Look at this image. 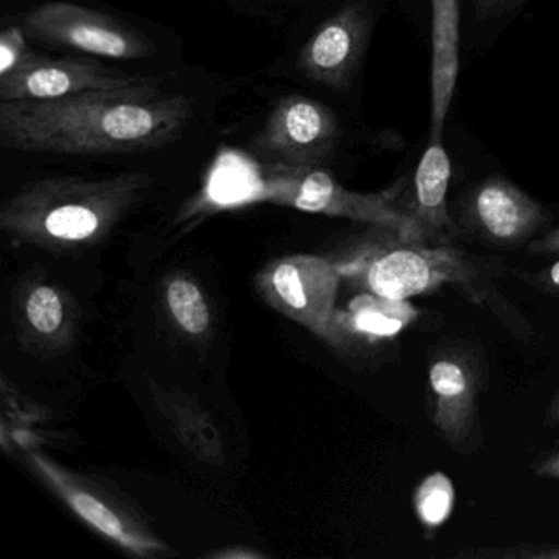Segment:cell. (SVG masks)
Masks as SVG:
<instances>
[{"label":"cell","instance_id":"obj_1","mask_svg":"<svg viewBox=\"0 0 559 559\" xmlns=\"http://www.w3.org/2000/svg\"><path fill=\"white\" fill-rule=\"evenodd\" d=\"M192 100L156 78L133 86L50 100H0V142L57 155L143 153L175 143L191 122Z\"/></svg>","mask_w":559,"mask_h":559},{"label":"cell","instance_id":"obj_2","mask_svg":"<svg viewBox=\"0 0 559 559\" xmlns=\"http://www.w3.org/2000/svg\"><path fill=\"white\" fill-rule=\"evenodd\" d=\"M405 179L376 194L346 191L329 173L316 168L266 165L261 168V198L306 212L338 215L395 231L402 240L424 243L411 209L401 207Z\"/></svg>","mask_w":559,"mask_h":559},{"label":"cell","instance_id":"obj_3","mask_svg":"<svg viewBox=\"0 0 559 559\" xmlns=\"http://www.w3.org/2000/svg\"><path fill=\"white\" fill-rule=\"evenodd\" d=\"M365 271L366 287L385 299L411 300L450 284L479 304L487 299V276L493 270L453 245L418 243L397 237V243L379 250Z\"/></svg>","mask_w":559,"mask_h":559},{"label":"cell","instance_id":"obj_4","mask_svg":"<svg viewBox=\"0 0 559 559\" xmlns=\"http://www.w3.org/2000/svg\"><path fill=\"white\" fill-rule=\"evenodd\" d=\"M145 182L146 176L136 173L99 182L51 179L15 199L11 215L19 222H41L45 231L60 240H86L104 221L122 211Z\"/></svg>","mask_w":559,"mask_h":559},{"label":"cell","instance_id":"obj_5","mask_svg":"<svg viewBox=\"0 0 559 559\" xmlns=\"http://www.w3.org/2000/svg\"><path fill=\"white\" fill-rule=\"evenodd\" d=\"M22 28L35 40L110 60H143L156 51L155 45L135 28L73 2L38 5L24 15Z\"/></svg>","mask_w":559,"mask_h":559},{"label":"cell","instance_id":"obj_6","mask_svg":"<svg viewBox=\"0 0 559 559\" xmlns=\"http://www.w3.org/2000/svg\"><path fill=\"white\" fill-rule=\"evenodd\" d=\"M338 140V120L329 106L290 96L274 107L251 150L267 165L316 168L332 155Z\"/></svg>","mask_w":559,"mask_h":559},{"label":"cell","instance_id":"obj_7","mask_svg":"<svg viewBox=\"0 0 559 559\" xmlns=\"http://www.w3.org/2000/svg\"><path fill=\"white\" fill-rule=\"evenodd\" d=\"M150 78L117 73L91 58L48 60L34 55L17 70L0 78V100H50L87 91L116 90Z\"/></svg>","mask_w":559,"mask_h":559},{"label":"cell","instance_id":"obj_8","mask_svg":"<svg viewBox=\"0 0 559 559\" xmlns=\"http://www.w3.org/2000/svg\"><path fill=\"white\" fill-rule=\"evenodd\" d=\"M542 205L502 178H489L469 192L464 205L467 227L493 247L525 243L545 222Z\"/></svg>","mask_w":559,"mask_h":559},{"label":"cell","instance_id":"obj_9","mask_svg":"<svg viewBox=\"0 0 559 559\" xmlns=\"http://www.w3.org/2000/svg\"><path fill=\"white\" fill-rule=\"evenodd\" d=\"M368 32V17L361 9L348 5L336 12L300 51V73L313 83L345 90L361 60Z\"/></svg>","mask_w":559,"mask_h":559},{"label":"cell","instance_id":"obj_10","mask_svg":"<svg viewBox=\"0 0 559 559\" xmlns=\"http://www.w3.org/2000/svg\"><path fill=\"white\" fill-rule=\"evenodd\" d=\"M479 378L473 362L457 352L440 353L428 368L430 418L453 447L466 443L476 421Z\"/></svg>","mask_w":559,"mask_h":559},{"label":"cell","instance_id":"obj_11","mask_svg":"<svg viewBox=\"0 0 559 559\" xmlns=\"http://www.w3.org/2000/svg\"><path fill=\"white\" fill-rule=\"evenodd\" d=\"M338 271L319 258H297L277 264L271 273V289L297 319L325 330L333 316Z\"/></svg>","mask_w":559,"mask_h":559},{"label":"cell","instance_id":"obj_12","mask_svg":"<svg viewBox=\"0 0 559 559\" xmlns=\"http://www.w3.org/2000/svg\"><path fill=\"white\" fill-rule=\"evenodd\" d=\"M451 162L441 140H430L414 178L411 214L420 228L424 243L453 245L461 234L448 212Z\"/></svg>","mask_w":559,"mask_h":559},{"label":"cell","instance_id":"obj_13","mask_svg":"<svg viewBox=\"0 0 559 559\" xmlns=\"http://www.w3.org/2000/svg\"><path fill=\"white\" fill-rule=\"evenodd\" d=\"M431 2L430 140H441L460 73V0Z\"/></svg>","mask_w":559,"mask_h":559},{"label":"cell","instance_id":"obj_14","mask_svg":"<svg viewBox=\"0 0 559 559\" xmlns=\"http://www.w3.org/2000/svg\"><path fill=\"white\" fill-rule=\"evenodd\" d=\"M37 463L44 467L45 473L57 480L58 489L63 492L64 499L70 503L71 509L86 520L87 523L99 530L103 535L109 536L114 542L120 543L126 548L135 549V551H145L150 548V543L146 539L140 538L135 533L130 532L126 525H123L122 519L117 515L114 510L109 509V506L97 499L93 493L86 492V490L80 489V487L70 486L67 480L61 479L57 473H53L51 466L44 463L41 460H37Z\"/></svg>","mask_w":559,"mask_h":559},{"label":"cell","instance_id":"obj_15","mask_svg":"<svg viewBox=\"0 0 559 559\" xmlns=\"http://www.w3.org/2000/svg\"><path fill=\"white\" fill-rule=\"evenodd\" d=\"M415 316L417 309L408 300L385 299L371 294L353 304L349 323L361 335L389 338L411 325Z\"/></svg>","mask_w":559,"mask_h":559},{"label":"cell","instance_id":"obj_16","mask_svg":"<svg viewBox=\"0 0 559 559\" xmlns=\"http://www.w3.org/2000/svg\"><path fill=\"white\" fill-rule=\"evenodd\" d=\"M454 507V487L447 474L437 473L425 477L414 492V509L425 532L440 528Z\"/></svg>","mask_w":559,"mask_h":559},{"label":"cell","instance_id":"obj_17","mask_svg":"<svg viewBox=\"0 0 559 559\" xmlns=\"http://www.w3.org/2000/svg\"><path fill=\"white\" fill-rule=\"evenodd\" d=\"M168 306L176 322L191 335L209 329L211 312L201 289L188 280H175L168 286Z\"/></svg>","mask_w":559,"mask_h":559},{"label":"cell","instance_id":"obj_18","mask_svg":"<svg viewBox=\"0 0 559 559\" xmlns=\"http://www.w3.org/2000/svg\"><path fill=\"white\" fill-rule=\"evenodd\" d=\"M28 322L45 335L57 332L63 322V304L57 290L48 286L38 287L27 302Z\"/></svg>","mask_w":559,"mask_h":559},{"label":"cell","instance_id":"obj_19","mask_svg":"<svg viewBox=\"0 0 559 559\" xmlns=\"http://www.w3.org/2000/svg\"><path fill=\"white\" fill-rule=\"evenodd\" d=\"M25 35L22 27L5 28L0 35V78L8 76L34 57L35 53L28 50Z\"/></svg>","mask_w":559,"mask_h":559},{"label":"cell","instance_id":"obj_20","mask_svg":"<svg viewBox=\"0 0 559 559\" xmlns=\"http://www.w3.org/2000/svg\"><path fill=\"white\" fill-rule=\"evenodd\" d=\"M526 251L536 254V257H551V254H558L559 257V227L548 231L545 237L538 238V240L530 241Z\"/></svg>","mask_w":559,"mask_h":559},{"label":"cell","instance_id":"obj_21","mask_svg":"<svg viewBox=\"0 0 559 559\" xmlns=\"http://www.w3.org/2000/svg\"><path fill=\"white\" fill-rule=\"evenodd\" d=\"M533 471H535V474H538V476L559 479V451L558 453L543 457V460L533 467Z\"/></svg>","mask_w":559,"mask_h":559},{"label":"cell","instance_id":"obj_22","mask_svg":"<svg viewBox=\"0 0 559 559\" xmlns=\"http://www.w3.org/2000/svg\"><path fill=\"white\" fill-rule=\"evenodd\" d=\"M542 283L545 284L548 289L559 293V260L552 263L551 266L543 270Z\"/></svg>","mask_w":559,"mask_h":559},{"label":"cell","instance_id":"obj_23","mask_svg":"<svg viewBox=\"0 0 559 559\" xmlns=\"http://www.w3.org/2000/svg\"><path fill=\"white\" fill-rule=\"evenodd\" d=\"M513 556H523V558H559V548L551 549H526V551L515 552Z\"/></svg>","mask_w":559,"mask_h":559},{"label":"cell","instance_id":"obj_24","mask_svg":"<svg viewBox=\"0 0 559 559\" xmlns=\"http://www.w3.org/2000/svg\"><path fill=\"white\" fill-rule=\"evenodd\" d=\"M546 421L549 425L559 424V389L552 397L551 404H549L548 412H546Z\"/></svg>","mask_w":559,"mask_h":559},{"label":"cell","instance_id":"obj_25","mask_svg":"<svg viewBox=\"0 0 559 559\" xmlns=\"http://www.w3.org/2000/svg\"><path fill=\"white\" fill-rule=\"evenodd\" d=\"M476 8L479 14H492L493 0H476Z\"/></svg>","mask_w":559,"mask_h":559},{"label":"cell","instance_id":"obj_26","mask_svg":"<svg viewBox=\"0 0 559 559\" xmlns=\"http://www.w3.org/2000/svg\"><path fill=\"white\" fill-rule=\"evenodd\" d=\"M519 0H493L492 12L503 11V9L512 8Z\"/></svg>","mask_w":559,"mask_h":559}]
</instances>
